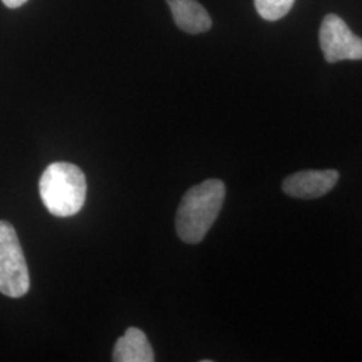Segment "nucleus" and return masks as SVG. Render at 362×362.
<instances>
[{
  "instance_id": "1",
  "label": "nucleus",
  "mask_w": 362,
  "mask_h": 362,
  "mask_svg": "<svg viewBox=\"0 0 362 362\" xmlns=\"http://www.w3.org/2000/svg\"><path fill=\"white\" fill-rule=\"evenodd\" d=\"M226 197L223 181L209 179L182 196L176 214V233L188 245L200 243L218 219Z\"/></svg>"
},
{
  "instance_id": "2",
  "label": "nucleus",
  "mask_w": 362,
  "mask_h": 362,
  "mask_svg": "<svg viewBox=\"0 0 362 362\" xmlns=\"http://www.w3.org/2000/svg\"><path fill=\"white\" fill-rule=\"evenodd\" d=\"M88 192L83 172L70 163H52L40 176L39 194L57 218H70L82 209Z\"/></svg>"
},
{
  "instance_id": "3",
  "label": "nucleus",
  "mask_w": 362,
  "mask_h": 362,
  "mask_svg": "<svg viewBox=\"0 0 362 362\" xmlns=\"http://www.w3.org/2000/svg\"><path fill=\"white\" fill-rule=\"evenodd\" d=\"M30 290V274L23 248L13 224L0 220V293L21 298Z\"/></svg>"
},
{
  "instance_id": "4",
  "label": "nucleus",
  "mask_w": 362,
  "mask_h": 362,
  "mask_svg": "<svg viewBox=\"0 0 362 362\" xmlns=\"http://www.w3.org/2000/svg\"><path fill=\"white\" fill-rule=\"evenodd\" d=\"M320 43L329 64L362 59V39L353 34L336 13L325 16L320 28Z\"/></svg>"
},
{
  "instance_id": "5",
  "label": "nucleus",
  "mask_w": 362,
  "mask_h": 362,
  "mask_svg": "<svg viewBox=\"0 0 362 362\" xmlns=\"http://www.w3.org/2000/svg\"><path fill=\"white\" fill-rule=\"evenodd\" d=\"M338 179L339 173L334 169L302 170L286 177L282 189L287 196L296 199H318L329 194Z\"/></svg>"
},
{
  "instance_id": "6",
  "label": "nucleus",
  "mask_w": 362,
  "mask_h": 362,
  "mask_svg": "<svg viewBox=\"0 0 362 362\" xmlns=\"http://www.w3.org/2000/svg\"><path fill=\"white\" fill-rule=\"evenodd\" d=\"M115 362H153V348L143 330L129 327L124 336L117 339L113 350Z\"/></svg>"
},
{
  "instance_id": "7",
  "label": "nucleus",
  "mask_w": 362,
  "mask_h": 362,
  "mask_svg": "<svg viewBox=\"0 0 362 362\" xmlns=\"http://www.w3.org/2000/svg\"><path fill=\"white\" fill-rule=\"evenodd\" d=\"M173 21L181 30L189 34L206 33L211 26L212 21L207 10L196 0H167Z\"/></svg>"
},
{
  "instance_id": "8",
  "label": "nucleus",
  "mask_w": 362,
  "mask_h": 362,
  "mask_svg": "<svg viewBox=\"0 0 362 362\" xmlns=\"http://www.w3.org/2000/svg\"><path fill=\"white\" fill-rule=\"evenodd\" d=\"M296 0H254L259 15L266 21H278L291 10Z\"/></svg>"
},
{
  "instance_id": "9",
  "label": "nucleus",
  "mask_w": 362,
  "mask_h": 362,
  "mask_svg": "<svg viewBox=\"0 0 362 362\" xmlns=\"http://www.w3.org/2000/svg\"><path fill=\"white\" fill-rule=\"evenodd\" d=\"M4 3V6H7L8 8H18L21 6H23L27 0H1Z\"/></svg>"
}]
</instances>
